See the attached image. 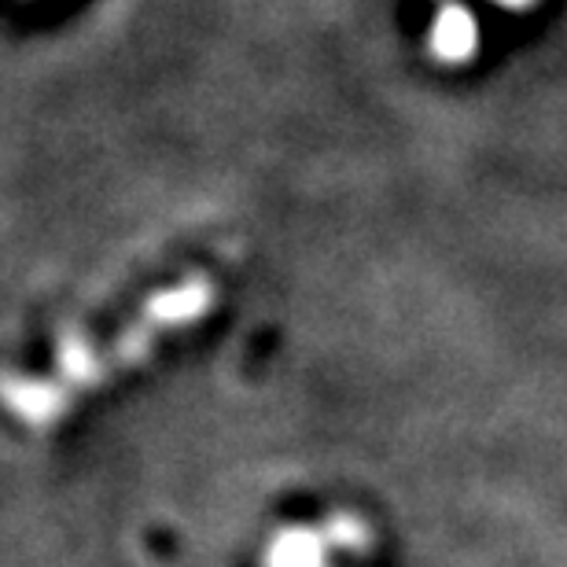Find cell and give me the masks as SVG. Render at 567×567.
<instances>
[{
    "instance_id": "2",
    "label": "cell",
    "mask_w": 567,
    "mask_h": 567,
    "mask_svg": "<svg viewBox=\"0 0 567 567\" xmlns=\"http://www.w3.org/2000/svg\"><path fill=\"white\" fill-rule=\"evenodd\" d=\"M502 4H527V0H502Z\"/></svg>"
},
{
    "instance_id": "1",
    "label": "cell",
    "mask_w": 567,
    "mask_h": 567,
    "mask_svg": "<svg viewBox=\"0 0 567 567\" xmlns=\"http://www.w3.org/2000/svg\"><path fill=\"white\" fill-rule=\"evenodd\" d=\"M431 49L446 63L468 60L475 52V19L464 8H446L431 27Z\"/></svg>"
}]
</instances>
